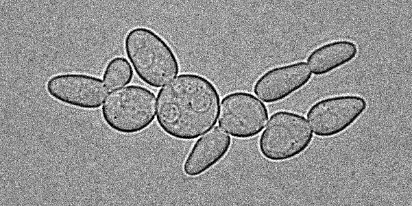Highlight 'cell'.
Here are the masks:
<instances>
[{
  "label": "cell",
  "instance_id": "obj_1",
  "mask_svg": "<svg viewBox=\"0 0 412 206\" xmlns=\"http://www.w3.org/2000/svg\"><path fill=\"white\" fill-rule=\"evenodd\" d=\"M220 95L207 77L182 73L163 86L157 94V123L169 136L194 140L217 123Z\"/></svg>",
  "mask_w": 412,
  "mask_h": 206
},
{
  "label": "cell",
  "instance_id": "obj_2",
  "mask_svg": "<svg viewBox=\"0 0 412 206\" xmlns=\"http://www.w3.org/2000/svg\"><path fill=\"white\" fill-rule=\"evenodd\" d=\"M123 47L138 77L150 87L160 88L179 73L180 63L171 47L150 28L130 29Z\"/></svg>",
  "mask_w": 412,
  "mask_h": 206
},
{
  "label": "cell",
  "instance_id": "obj_3",
  "mask_svg": "<svg viewBox=\"0 0 412 206\" xmlns=\"http://www.w3.org/2000/svg\"><path fill=\"white\" fill-rule=\"evenodd\" d=\"M101 114L105 124L114 132L124 135L140 133L154 120L155 94L142 86H128L109 95Z\"/></svg>",
  "mask_w": 412,
  "mask_h": 206
},
{
  "label": "cell",
  "instance_id": "obj_4",
  "mask_svg": "<svg viewBox=\"0 0 412 206\" xmlns=\"http://www.w3.org/2000/svg\"><path fill=\"white\" fill-rule=\"evenodd\" d=\"M313 140L312 130L302 115L280 110L270 116L258 139V149L267 160L284 162L304 152Z\"/></svg>",
  "mask_w": 412,
  "mask_h": 206
},
{
  "label": "cell",
  "instance_id": "obj_5",
  "mask_svg": "<svg viewBox=\"0 0 412 206\" xmlns=\"http://www.w3.org/2000/svg\"><path fill=\"white\" fill-rule=\"evenodd\" d=\"M367 100L356 94L325 97L314 103L306 118L315 136L330 138L350 127L366 111Z\"/></svg>",
  "mask_w": 412,
  "mask_h": 206
},
{
  "label": "cell",
  "instance_id": "obj_6",
  "mask_svg": "<svg viewBox=\"0 0 412 206\" xmlns=\"http://www.w3.org/2000/svg\"><path fill=\"white\" fill-rule=\"evenodd\" d=\"M268 116L266 105L254 94L234 91L222 99L218 123L232 137L249 139L261 132Z\"/></svg>",
  "mask_w": 412,
  "mask_h": 206
},
{
  "label": "cell",
  "instance_id": "obj_7",
  "mask_svg": "<svg viewBox=\"0 0 412 206\" xmlns=\"http://www.w3.org/2000/svg\"><path fill=\"white\" fill-rule=\"evenodd\" d=\"M47 94L56 101L75 108L98 109L110 91L99 77L81 73H63L46 81Z\"/></svg>",
  "mask_w": 412,
  "mask_h": 206
},
{
  "label": "cell",
  "instance_id": "obj_8",
  "mask_svg": "<svg viewBox=\"0 0 412 206\" xmlns=\"http://www.w3.org/2000/svg\"><path fill=\"white\" fill-rule=\"evenodd\" d=\"M312 73L306 63L299 61L271 68L253 86L254 94L265 103L281 101L305 86Z\"/></svg>",
  "mask_w": 412,
  "mask_h": 206
},
{
  "label": "cell",
  "instance_id": "obj_9",
  "mask_svg": "<svg viewBox=\"0 0 412 206\" xmlns=\"http://www.w3.org/2000/svg\"><path fill=\"white\" fill-rule=\"evenodd\" d=\"M231 144V137L215 127L193 144L184 161L183 172L191 177L202 175L224 158Z\"/></svg>",
  "mask_w": 412,
  "mask_h": 206
},
{
  "label": "cell",
  "instance_id": "obj_10",
  "mask_svg": "<svg viewBox=\"0 0 412 206\" xmlns=\"http://www.w3.org/2000/svg\"><path fill=\"white\" fill-rule=\"evenodd\" d=\"M358 52V46L353 41H330L313 49L307 57V63L315 75H324L351 62Z\"/></svg>",
  "mask_w": 412,
  "mask_h": 206
},
{
  "label": "cell",
  "instance_id": "obj_11",
  "mask_svg": "<svg viewBox=\"0 0 412 206\" xmlns=\"http://www.w3.org/2000/svg\"><path fill=\"white\" fill-rule=\"evenodd\" d=\"M133 76V69L128 60L122 56H116L106 64L103 80L111 91L129 84Z\"/></svg>",
  "mask_w": 412,
  "mask_h": 206
}]
</instances>
